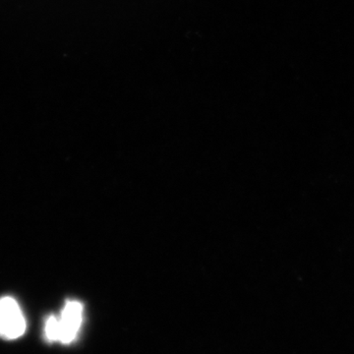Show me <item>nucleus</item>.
Wrapping results in <instances>:
<instances>
[{
    "instance_id": "nucleus-1",
    "label": "nucleus",
    "mask_w": 354,
    "mask_h": 354,
    "mask_svg": "<svg viewBox=\"0 0 354 354\" xmlns=\"http://www.w3.org/2000/svg\"><path fill=\"white\" fill-rule=\"evenodd\" d=\"M25 330L26 321L18 302L12 297L0 298V337L18 339Z\"/></svg>"
},
{
    "instance_id": "nucleus-2",
    "label": "nucleus",
    "mask_w": 354,
    "mask_h": 354,
    "mask_svg": "<svg viewBox=\"0 0 354 354\" xmlns=\"http://www.w3.org/2000/svg\"><path fill=\"white\" fill-rule=\"evenodd\" d=\"M83 305L77 300L65 304L62 315L57 317V342L70 344L76 339L83 322Z\"/></svg>"
}]
</instances>
